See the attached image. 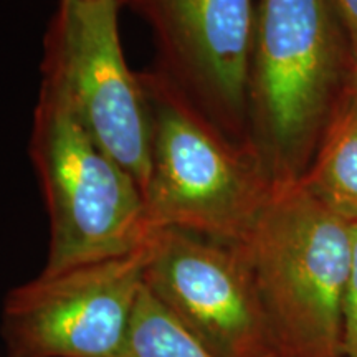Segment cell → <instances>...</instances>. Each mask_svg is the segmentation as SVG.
<instances>
[{
    "label": "cell",
    "mask_w": 357,
    "mask_h": 357,
    "mask_svg": "<svg viewBox=\"0 0 357 357\" xmlns=\"http://www.w3.org/2000/svg\"><path fill=\"white\" fill-rule=\"evenodd\" d=\"M149 118L144 200L153 229L238 243L273 182L250 144H235L159 68L142 71Z\"/></svg>",
    "instance_id": "2"
},
{
    "label": "cell",
    "mask_w": 357,
    "mask_h": 357,
    "mask_svg": "<svg viewBox=\"0 0 357 357\" xmlns=\"http://www.w3.org/2000/svg\"><path fill=\"white\" fill-rule=\"evenodd\" d=\"M114 357H218L187 331L142 284L131 324Z\"/></svg>",
    "instance_id": "10"
},
{
    "label": "cell",
    "mask_w": 357,
    "mask_h": 357,
    "mask_svg": "<svg viewBox=\"0 0 357 357\" xmlns=\"http://www.w3.org/2000/svg\"><path fill=\"white\" fill-rule=\"evenodd\" d=\"M354 47H356V61H354V93H352V101L357 105V38L354 40Z\"/></svg>",
    "instance_id": "13"
},
{
    "label": "cell",
    "mask_w": 357,
    "mask_h": 357,
    "mask_svg": "<svg viewBox=\"0 0 357 357\" xmlns=\"http://www.w3.org/2000/svg\"><path fill=\"white\" fill-rule=\"evenodd\" d=\"M119 0H60L45 35L43 82L84 131L141 187L149 177V118L139 73L124 60Z\"/></svg>",
    "instance_id": "5"
},
{
    "label": "cell",
    "mask_w": 357,
    "mask_h": 357,
    "mask_svg": "<svg viewBox=\"0 0 357 357\" xmlns=\"http://www.w3.org/2000/svg\"><path fill=\"white\" fill-rule=\"evenodd\" d=\"M142 280L147 291L218 357H278L236 245L154 229L146 243Z\"/></svg>",
    "instance_id": "7"
},
{
    "label": "cell",
    "mask_w": 357,
    "mask_h": 357,
    "mask_svg": "<svg viewBox=\"0 0 357 357\" xmlns=\"http://www.w3.org/2000/svg\"><path fill=\"white\" fill-rule=\"evenodd\" d=\"M333 3L354 42L357 38V0H333Z\"/></svg>",
    "instance_id": "12"
},
{
    "label": "cell",
    "mask_w": 357,
    "mask_h": 357,
    "mask_svg": "<svg viewBox=\"0 0 357 357\" xmlns=\"http://www.w3.org/2000/svg\"><path fill=\"white\" fill-rule=\"evenodd\" d=\"M303 184L339 217L357 223V105L334 119Z\"/></svg>",
    "instance_id": "9"
},
{
    "label": "cell",
    "mask_w": 357,
    "mask_h": 357,
    "mask_svg": "<svg viewBox=\"0 0 357 357\" xmlns=\"http://www.w3.org/2000/svg\"><path fill=\"white\" fill-rule=\"evenodd\" d=\"M154 32L159 65L217 128L247 113L253 0H132Z\"/></svg>",
    "instance_id": "8"
},
{
    "label": "cell",
    "mask_w": 357,
    "mask_h": 357,
    "mask_svg": "<svg viewBox=\"0 0 357 357\" xmlns=\"http://www.w3.org/2000/svg\"><path fill=\"white\" fill-rule=\"evenodd\" d=\"M333 0H260L247 106L252 149L271 182L300 177L296 164L323 118L334 75Z\"/></svg>",
    "instance_id": "4"
},
{
    "label": "cell",
    "mask_w": 357,
    "mask_h": 357,
    "mask_svg": "<svg viewBox=\"0 0 357 357\" xmlns=\"http://www.w3.org/2000/svg\"><path fill=\"white\" fill-rule=\"evenodd\" d=\"M344 357H357V223H352V260L344 305Z\"/></svg>",
    "instance_id": "11"
},
{
    "label": "cell",
    "mask_w": 357,
    "mask_h": 357,
    "mask_svg": "<svg viewBox=\"0 0 357 357\" xmlns=\"http://www.w3.org/2000/svg\"><path fill=\"white\" fill-rule=\"evenodd\" d=\"M252 273L278 357H344L352 223L301 177L275 182L235 243Z\"/></svg>",
    "instance_id": "1"
},
{
    "label": "cell",
    "mask_w": 357,
    "mask_h": 357,
    "mask_svg": "<svg viewBox=\"0 0 357 357\" xmlns=\"http://www.w3.org/2000/svg\"><path fill=\"white\" fill-rule=\"evenodd\" d=\"M30 155L50 218L45 273L142 248L153 234L137 182L42 84Z\"/></svg>",
    "instance_id": "3"
},
{
    "label": "cell",
    "mask_w": 357,
    "mask_h": 357,
    "mask_svg": "<svg viewBox=\"0 0 357 357\" xmlns=\"http://www.w3.org/2000/svg\"><path fill=\"white\" fill-rule=\"evenodd\" d=\"M144 263L146 245L124 257L42 271L10 289L2 307L7 357H114L144 284Z\"/></svg>",
    "instance_id": "6"
},
{
    "label": "cell",
    "mask_w": 357,
    "mask_h": 357,
    "mask_svg": "<svg viewBox=\"0 0 357 357\" xmlns=\"http://www.w3.org/2000/svg\"><path fill=\"white\" fill-rule=\"evenodd\" d=\"M121 3H132V0H119Z\"/></svg>",
    "instance_id": "14"
}]
</instances>
